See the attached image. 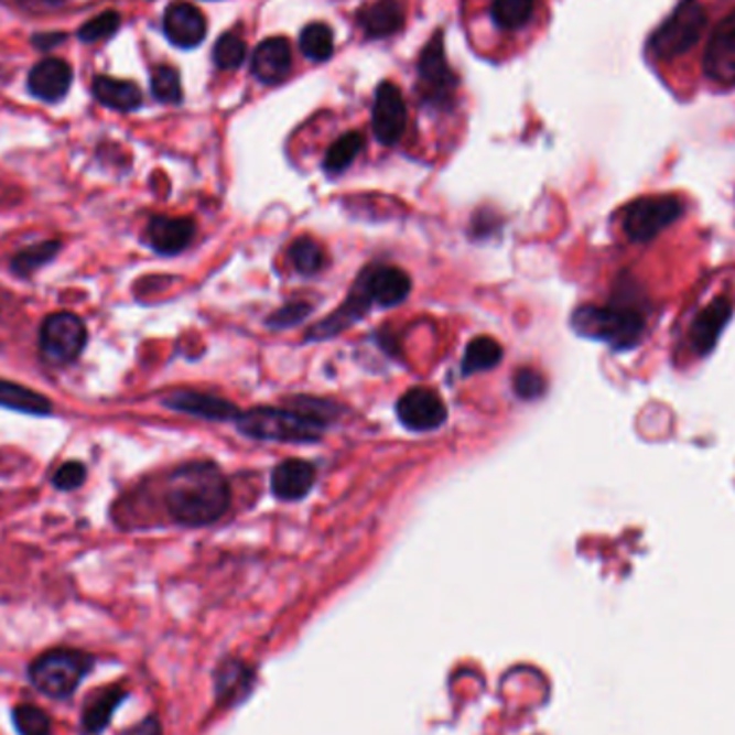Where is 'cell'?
Masks as SVG:
<instances>
[{
	"label": "cell",
	"instance_id": "cell-1",
	"mask_svg": "<svg viewBox=\"0 0 735 735\" xmlns=\"http://www.w3.org/2000/svg\"><path fill=\"white\" fill-rule=\"evenodd\" d=\"M336 404L318 398H295L287 407H257L235 420L246 436L278 443H314L336 420Z\"/></svg>",
	"mask_w": 735,
	"mask_h": 735
},
{
	"label": "cell",
	"instance_id": "cell-2",
	"mask_svg": "<svg viewBox=\"0 0 735 735\" xmlns=\"http://www.w3.org/2000/svg\"><path fill=\"white\" fill-rule=\"evenodd\" d=\"M166 508L174 522L190 527L212 525L230 508V486L214 463H185L169 479Z\"/></svg>",
	"mask_w": 735,
	"mask_h": 735
},
{
	"label": "cell",
	"instance_id": "cell-3",
	"mask_svg": "<svg viewBox=\"0 0 735 735\" xmlns=\"http://www.w3.org/2000/svg\"><path fill=\"white\" fill-rule=\"evenodd\" d=\"M572 329L615 350H628L639 345L646 332V316L635 302V291L619 287L606 305H581L572 314Z\"/></svg>",
	"mask_w": 735,
	"mask_h": 735
},
{
	"label": "cell",
	"instance_id": "cell-4",
	"mask_svg": "<svg viewBox=\"0 0 735 735\" xmlns=\"http://www.w3.org/2000/svg\"><path fill=\"white\" fill-rule=\"evenodd\" d=\"M93 664L95 658L83 649H47L29 664V680L45 696L65 701L78 691Z\"/></svg>",
	"mask_w": 735,
	"mask_h": 735
},
{
	"label": "cell",
	"instance_id": "cell-5",
	"mask_svg": "<svg viewBox=\"0 0 735 735\" xmlns=\"http://www.w3.org/2000/svg\"><path fill=\"white\" fill-rule=\"evenodd\" d=\"M456 88L458 78L445 61L443 35L434 33L418 63V97L434 110H450L454 106Z\"/></svg>",
	"mask_w": 735,
	"mask_h": 735
},
{
	"label": "cell",
	"instance_id": "cell-6",
	"mask_svg": "<svg viewBox=\"0 0 735 735\" xmlns=\"http://www.w3.org/2000/svg\"><path fill=\"white\" fill-rule=\"evenodd\" d=\"M684 212V203L675 196H646L628 205L621 228L633 244H648L660 230L671 226Z\"/></svg>",
	"mask_w": 735,
	"mask_h": 735
},
{
	"label": "cell",
	"instance_id": "cell-7",
	"mask_svg": "<svg viewBox=\"0 0 735 735\" xmlns=\"http://www.w3.org/2000/svg\"><path fill=\"white\" fill-rule=\"evenodd\" d=\"M40 345L45 359L52 364H69L87 345V327L72 312L52 314L42 325Z\"/></svg>",
	"mask_w": 735,
	"mask_h": 735
},
{
	"label": "cell",
	"instance_id": "cell-8",
	"mask_svg": "<svg viewBox=\"0 0 735 735\" xmlns=\"http://www.w3.org/2000/svg\"><path fill=\"white\" fill-rule=\"evenodd\" d=\"M396 413L402 426L413 433H431L445 424L447 409L436 391L429 388H411L396 402Z\"/></svg>",
	"mask_w": 735,
	"mask_h": 735
},
{
	"label": "cell",
	"instance_id": "cell-9",
	"mask_svg": "<svg viewBox=\"0 0 735 735\" xmlns=\"http://www.w3.org/2000/svg\"><path fill=\"white\" fill-rule=\"evenodd\" d=\"M407 130V104L396 85L383 83L377 88L372 106V131L386 147H393Z\"/></svg>",
	"mask_w": 735,
	"mask_h": 735
},
{
	"label": "cell",
	"instance_id": "cell-10",
	"mask_svg": "<svg viewBox=\"0 0 735 735\" xmlns=\"http://www.w3.org/2000/svg\"><path fill=\"white\" fill-rule=\"evenodd\" d=\"M359 280L364 282L372 303L383 307L400 305L411 293L409 273L393 264H370L361 271Z\"/></svg>",
	"mask_w": 735,
	"mask_h": 735
},
{
	"label": "cell",
	"instance_id": "cell-11",
	"mask_svg": "<svg viewBox=\"0 0 735 735\" xmlns=\"http://www.w3.org/2000/svg\"><path fill=\"white\" fill-rule=\"evenodd\" d=\"M164 407L209 422H235L241 413L233 402L203 391L179 390L164 398Z\"/></svg>",
	"mask_w": 735,
	"mask_h": 735
},
{
	"label": "cell",
	"instance_id": "cell-12",
	"mask_svg": "<svg viewBox=\"0 0 735 735\" xmlns=\"http://www.w3.org/2000/svg\"><path fill=\"white\" fill-rule=\"evenodd\" d=\"M164 33L179 47H196L207 35V20L190 2H173L164 13Z\"/></svg>",
	"mask_w": 735,
	"mask_h": 735
},
{
	"label": "cell",
	"instance_id": "cell-13",
	"mask_svg": "<svg viewBox=\"0 0 735 735\" xmlns=\"http://www.w3.org/2000/svg\"><path fill=\"white\" fill-rule=\"evenodd\" d=\"M375 303L370 300L364 282L357 278L353 291L348 293L346 302L334 312L329 314L325 321H321L316 327H312L307 334V341H323V338H332L338 336L341 332H345L346 327L355 325Z\"/></svg>",
	"mask_w": 735,
	"mask_h": 735
},
{
	"label": "cell",
	"instance_id": "cell-14",
	"mask_svg": "<svg viewBox=\"0 0 735 735\" xmlns=\"http://www.w3.org/2000/svg\"><path fill=\"white\" fill-rule=\"evenodd\" d=\"M291 65H293V52L289 40L284 37L264 40L252 56V74L262 85L282 83L289 76Z\"/></svg>",
	"mask_w": 735,
	"mask_h": 735
},
{
	"label": "cell",
	"instance_id": "cell-15",
	"mask_svg": "<svg viewBox=\"0 0 735 735\" xmlns=\"http://www.w3.org/2000/svg\"><path fill=\"white\" fill-rule=\"evenodd\" d=\"M74 72L63 58H45L37 63L29 74V88L42 101H61L72 87Z\"/></svg>",
	"mask_w": 735,
	"mask_h": 735
},
{
	"label": "cell",
	"instance_id": "cell-16",
	"mask_svg": "<svg viewBox=\"0 0 735 735\" xmlns=\"http://www.w3.org/2000/svg\"><path fill=\"white\" fill-rule=\"evenodd\" d=\"M196 235V226L190 217L158 216L149 224V244L160 255L183 252Z\"/></svg>",
	"mask_w": 735,
	"mask_h": 735
},
{
	"label": "cell",
	"instance_id": "cell-17",
	"mask_svg": "<svg viewBox=\"0 0 735 735\" xmlns=\"http://www.w3.org/2000/svg\"><path fill=\"white\" fill-rule=\"evenodd\" d=\"M316 482V472L310 463L289 458L280 463L271 474V490L282 501H300Z\"/></svg>",
	"mask_w": 735,
	"mask_h": 735
},
{
	"label": "cell",
	"instance_id": "cell-18",
	"mask_svg": "<svg viewBox=\"0 0 735 735\" xmlns=\"http://www.w3.org/2000/svg\"><path fill=\"white\" fill-rule=\"evenodd\" d=\"M357 22L370 40H383L402 29L404 9L398 0H377L357 13Z\"/></svg>",
	"mask_w": 735,
	"mask_h": 735
},
{
	"label": "cell",
	"instance_id": "cell-19",
	"mask_svg": "<svg viewBox=\"0 0 735 735\" xmlns=\"http://www.w3.org/2000/svg\"><path fill=\"white\" fill-rule=\"evenodd\" d=\"M729 318H732V303L727 300H716L710 303L692 323V348L699 355H707L718 343V336L725 329V325L729 323Z\"/></svg>",
	"mask_w": 735,
	"mask_h": 735
},
{
	"label": "cell",
	"instance_id": "cell-20",
	"mask_svg": "<svg viewBox=\"0 0 735 735\" xmlns=\"http://www.w3.org/2000/svg\"><path fill=\"white\" fill-rule=\"evenodd\" d=\"M128 699V691L121 687H108L104 691L88 696L83 710V732L87 735H99L110 725L117 707Z\"/></svg>",
	"mask_w": 735,
	"mask_h": 735
},
{
	"label": "cell",
	"instance_id": "cell-21",
	"mask_svg": "<svg viewBox=\"0 0 735 735\" xmlns=\"http://www.w3.org/2000/svg\"><path fill=\"white\" fill-rule=\"evenodd\" d=\"M93 95L101 106L119 112H131L142 106V90L130 80L97 76L93 80Z\"/></svg>",
	"mask_w": 735,
	"mask_h": 735
},
{
	"label": "cell",
	"instance_id": "cell-22",
	"mask_svg": "<svg viewBox=\"0 0 735 735\" xmlns=\"http://www.w3.org/2000/svg\"><path fill=\"white\" fill-rule=\"evenodd\" d=\"M0 407L29 413V415H50L52 402L40 391L29 390L20 383H11L0 379Z\"/></svg>",
	"mask_w": 735,
	"mask_h": 735
},
{
	"label": "cell",
	"instance_id": "cell-23",
	"mask_svg": "<svg viewBox=\"0 0 735 735\" xmlns=\"http://www.w3.org/2000/svg\"><path fill=\"white\" fill-rule=\"evenodd\" d=\"M538 0H493L490 20L499 31L519 33L536 15Z\"/></svg>",
	"mask_w": 735,
	"mask_h": 735
},
{
	"label": "cell",
	"instance_id": "cell-24",
	"mask_svg": "<svg viewBox=\"0 0 735 735\" xmlns=\"http://www.w3.org/2000/svg\"><path fill=\"white\" fill-rule=\"evenodd\" d=\"M501 359H504L501 345L495 338L479 336L465 348L461 368H463V375H477V372L495 368Z\"/></svg>",
	"mask_w": 735,
	"mask_h": 735
},
{
	"label": "cell",
	"instance_id": "cell-25",
	"mask_svg": "<svg viewBox=\"0 0 735 735\" xmlns=\"http://www.w3.org/2000/svg\"><path fill=\"white\" fill-rule=\"evenodd\" d=\"M364 136L359 131H348L345 136H341L332 147L329 151L325 153V160H323V169L329 174H338L346 171L355 160L357 155L364 151Z\"/></svg>",
	"mask_w": 735,
	"mask_h": 735
},
{
	"label": "cell",
	"instance_id": "cell-26",
	"mask_svg": "<svg viewBox=\"0 0 735 735\" xmlns=\"http://www.w3.org/2000/svg\"><path fill=\"white\" fill-rule=\"evenodd\" d=\"M300 47H302L303 56H307L310 61L323 63L332 58L334 54V33L327 24L312 22L302 31Z\"/></svg>",
	"mask_w": 735,
	"mask_h": 735
},
{
	"label": "cell",
	"instance_id": "cell-27",
	"mask_svg": "<svg viewBox=\"0 0 735 735\" xmlns=\"http://www.w3.org/2000/svg\"><path fill=\"white\" fill-rule=\"evenodd\" d=\"M289 257L293 267L302 273V275H316L323 267H325V250L321 244H316L312 237H300L293 241Z\"/></svg>",
	"mask_w": 735,
	"mask_h": 735
},
{
	"label": "cell",
	"instance_id": "cell-28",
	"mask_svg": "<svg viewBox=\"0 0 735 735\" xmlns=\"http://www.w3.org/2000/svg\"><path fill=\"white\" fill-rule=\"evenodd\" d=\"M11 718L20 735H52V718L37 705L20 703L13 707Z\"/></svg>",
	"mask_w": 735,
	"mask_h": 735
},
{
	"label": "cell",
	"instance_id": "cell-29",
	"mask_svg": "<svg viewBox=\"0 0 735 735\" xmlns=\"http://www.w3.org/2000/svg\"><path fill=\"white\" fill-rule=\"evenodd\" d=\"M246 42L235 35V33H226L217 40L216 47H214V61L221 72H235L244 65L246 61Z\"/></svg>",
	"mask_w": 735,
	"mask_h": 735
},
{
	"label": "cell",
	"instance_id": "cell-30",
	"mask_svg": "<svg viewBox=\"0 0 735 735\" xmlns=\"http://www.w3.org/2000/svg\"><path fill=\"white\" fill-rule=\"evenodd\" d=\"M58 250H61L58 241H44V244L31 246L13 259V262H11L13 271L20 273V275H29V273L37 271L40 267H44L45 262L54 259L58 255Z\"/></svg>",
	"mask_w": 735,
	"mask_h": 735
},
{
	"label": "cell",
	"instance_id": "cell-31",
	"mask_svg": "<svg viewBox=\"0 0 735 735\" xmlns=\"http://www.w3.org/2000/svg\"><path fill=\"white\" fill-rule=\"evenodd\" d=\"M151 90H153V95H155L158 101L179 104L183 99L179 72L174 67H171V65L155 67V72L151 76Z\"/></svg>",
	"mask_w": 735,
	"mask_h": 735
},
{
	"label": "cell",
	"instance_id": "cell-32",
	"mask_svg": "<svg viewBox=\"0 0 735 735\" xmlns=\"http://www.w3.org/2000/svg\"><path fill=\"white\" fill-rule=\"evenodd\" d=\"M121 26V18L119 13L115 11H106L93 20H88L87 24L80 29L78 37L87 44H95V42H101V40H108L117 33V29Z\"/></svg>",
	"mask_w": 735,
	"mask_h": 735
},
{
	"label": "cell",
	"instance_id": "cell-33",
	"mask_svg": "<svg viewBox=\"0 0 735 735\" xmlns=\"http://www.w3.org/2000/svg\"><path fill=\"white\" fill-rule=\"evenodd\" d=\"M512 386H515V393L519 396L520 400H538L544 396L547 391V379L540 370L536 368H519L515 372V379H512Z\"/></svg>",
	"mask_w": 735,
	"mask_h": 735
},
{
	"label": "cell",
	"instance_id": "cell-34",
	"mask_svg": "<svg viewBox=\"0 0 735 735\" xmlns=\"http://www.w3.org/2000/svg\"><path fill=\"white\" fill-rule=\"evenodd\" d=\"M312 305L303 302L287 303L284 307L275 310L269 318H267V327L269 329H289L300 325L305 316H310Z\"/></svg>",
	"mask_w": 735,
	"mask_h": 735
},
{
	"label": "cell",
	"instance_id": "cell-35",
	"mask_svg": "<svg viewBox=\"0 0 735 735\" xmlns=\"http://www.w3.org/2000/svg\"><path fill=\"white\" fill-rule=\"evenodd\" d=\"M85 477H87L85 465L78 463V461H72V463H65V465L54 474L52 482H54V486L61 488V490H74V488H78V486L85 482Z\"/></svg>",
	"mask_w": 735,
	"mask_h": 735
},
{
	"label": "cell",
	"instance_id": "cell-36",
	"mask_svg": "<svg viewBox=\"0 0 735 735\" xmlns=\"http://www.w3.org/2000/svg\"><path fill=\"white\" fill-rule=\"evenodd\" d=\"M126 735H162V729H160L158 718L149 716L140 725H136V727H131L130 732H126Z\"/></svg>",
	"mask_w": 735,
	"mask_h": 735
},
{
	"label": "cell",
	"instance_id": "cell-37",
	"mask_svg": "<svg viewBox=\"0 0 735 735\" xmlns=\"http://www.w3.org/2000/svg\"><path fill=\"white\" fill-rule=\"evenodd\" d=\"M45 2H61V0H45Z\"/></svg>",
	"mask_w": 735,
	"mask_h": 735
}]
</instances>
